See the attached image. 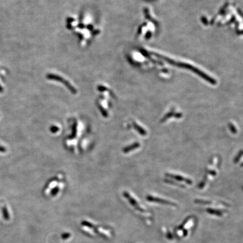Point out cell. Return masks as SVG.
<instances>
[{"instance_id": "cell-1", "label": "cell", "mask_w": 243, "mask_h": 243, "mask_svg": "<svg viewBox=\"0 0 243 243\" xmlns=\"http://www.w3.org/2000/svg\"><path fill=\"white\" fill-rule=\"evenodd\" d=\"M196 218L194 216L187 217L181 225L173 231L176 239L184 240L190 236L196 224Z\"/></svg>"}, {"instance_id": "cell-2", "label": "cell", "mask_w": 243, "mask_h": 243, "mask_svg": "<svg viewBox=\"0 0 243 243\" xmlns=\"http://www.w3.org/2000/svg\"><path fill=\"white\" fill-rule=\"evenodd\" d=\"M123 196L129 201V204L133 207L137 212L141 216V217L145 220V221L148 225L151 223V214L149 210H147L142 206L138 201L129 194L127 191L123 192Z\"/></svg>"}, {"instance_id": "cell-3", "label": "cell", "mask_w": 243, "mask_h": 243, "mask_svg": "<svg viewBox=\"0 0 243 243\" xmlns=\"http://www.w3.org/2000/svg\"><path fill=\"white\" fill-rule=\"evenodd\" d=\"M146 200L148 201L155 203H157V204L169 205V206H171V207H177V204L172 201H169V200L164 199H161V198H158V197H155V196H154L152 195H147L146 196Z\"/></svg>"}, {"instance_id": "cell-4", "label": "cell", "mask_w": 243, "mask_h": 243, "mask_svg": "<svg viewBox=\"0 0 243 243\" xmlns=\"http://www.w3.org/2000/svg\"><path fill=\"white\" fill-rule=\"evenodd\" d=\"M205 211L207 213H208L209 215L212 216H215L217 217L222 218L225 217L227 214V210L223 209H219L216 208H208Z\"/></svg>"}, {"instance_id": "cell-5", "label": "cell", "mask_w": 243, "mask_h": 243, "mask_svg": "<svg viewBox=\"0 0 243 243\" xmlns=\"http://www.w3.org/2000/svg\"><path fill=\"white\" fill-rule=\"evenodd\" d=\"M165 174L167 177H170L172 179L177 180L178 181L185 182L186 183H187L189 185H191L192 183V180L186 178V177H182V176H180L178 174H171V173H165Z\"/></svg>"}, {"instance_id": "cell-6", "label": "cell", "mask_w": 243, "mask_h": 243, "mask_svg": "<svg viewBox=\"0 0 243 243\" xmlns=\"http://www.w3.org/2000/svg\"><path fill=\"white\" fill-rule=\"evenodd\" d=\"M163 233L165 236V238L169 240V241H174L176 240V237L174 236L173 231H172V230L168 228H163Z\"/></svg>"}, {"instance_id": "cell-7", "label": "cell", "mask_w": 243, "mask_h": 243, "mask_svg": "<svg viewBox=\"0 0 243 243\" xmlns=\"http://www.w3.org/2000/svg\"><path fill=\"white\" fill-rule=\"evenodd\" d=\"M195 204H200V205H216V204H222L224 205L225 206H228V204L224 203H213L212 201H209V200H201V199H196L195 200Z\"/></svg>"}, {"instance_id": "cell-8", "label": "cell", "mask_w": 243, "mask_h": 243, "mask_svg": "<svg viewBox=\"0 0 243 243\" xmlns=\"http://www.w3.org/2000/svg\"><path fill=\"white\" fill-rule=\"evenodd\" d=\"M139 147H140V144L138 142H134L133 144H132V145H130L128 146L124 147V149H123V151L125 153H128L129 151H131L132 150H135V149H137Z\"/></svg>"}, {"instance_id": "cell-9", "label": "cell", "mask_w": 243, "mask_h": 243, "mask_svg": "<svg viewBox=\"0 0 243 243\" xmlns=\"http://www.w3.org/2000/svg\"><path fill=\"white\" fill-rule=\"evenodd\" d=\"M133 126L137 132L142 135V136H146L147 135V132L146 131L145 129H144L141 126H139L137 123H136L135 122H133Z\"/></svg>"}, {"instance_id": "cell-10", "label": "cell", "mask_w": 243, "mask_h": 243, "mask_svg": "<svg viewBox=\"0 0 243 243\" xmlns=\"http://www.w3.org/2000/svg\"><path fill=\"white\" fill-rule=\"evenodd\" d=\"M174 114H175V113H174L173 111H169L167 114H165L164 118L161 120V122H165V120H167L169 118H170L173 117V116H174Z\"/></svg>"}, {"instance_id": "cell-11", "label": "cell", "mask_w": 243, "mask_h": 243, "mask_svg": "<svg viewBox=\"0 0 243 243\" xmlns=\"http://www.w3.org/2000/svg\"><path fill=\"white\" fill-rule=\"evenodd\" d=\"M242 155H243V151H242V150H240V152L237 154V155L235 156V158H234V163H237V162H239V160L241 159Z\"/></svg>"}, {"instance_id": "cell-12", "label": "cell", "mask_w": 243, "mask_h": 243, "mask_svg": "<svg viewBox=\"0 0 243 243\" xmlns=\"http://www.w3.org/2000/svg\"><path fill=\"white\" fill-rule=\"evenodd\" d=\"M228 127H229V128L230 129L231 132H232V133L235 134V133H237V129H236V128H235V127L234 126V124H233L232 123H228Z\"/></svg>"}, {"instance_id": "cell-13", "label": "cell", "mask_w": 243, "mask_h": 243, "mask_svg": "<svg viewBox=\"0 0 243 243\" xmlns=\"http://www.w3.org/2000/svg\"><path fill=\"white\" fill-rule=\"evenodd\" d=\"M164 182H166V183L173 184L174 185H176V186H179V187H184L183 185H181V184L180 185V184L176 183V182H174V181H171V180H166V179H164Z\"/></svg>"}, {"instance_id": "cell-14", "label": "cell", "mask_w": 243, "mask_h": 243, "mask_svg": "<svg viewBox=\"0 0 243 243\" xmlns=\"http://www.w3.org/2000/svg\"><path fill=\"white\" fill-rule=\"evenodd\" d=\"M2 213H3V218L5 219H7V220L9 219V214H8V212H7V210L5 208H3V210H2Z\"/></svg>"}, {"instance_id": "cell-15", "label": "cell", "mask_w": 243, "mask_h": 243, "mask_svg": "<svg viewBox=\"0 0 243 243\" xmlns=\"http://www.w3.org/2000/svg\"><path fill=\"white\" fill-rule=\"evenodd\" d=\"M59 129V128H58L57 127H56V126H52V127H51V131L52 132V133H56V132H57Z\"/></svg>"}, {"instance_id": "cell-16", "label": "cell", "mask_w": 243, "mask_h": 243, "mask_svg": "<svg viewBox=\"0 0 243 243\" xmlns=\"http://www.w3.org/2000/svg\"><path fill=\"white\" fill-rule=\"evenodd\" d=\"M174 117L177 119H180L182 117V114L181 113H175Z\"/></svg>"}, {"instance_id": "cell-17", "label": "cell", "mask_w": 243, "mask_h": 243, "mask_svg": "<svg viewBox=\"0 0 243 243\" xmlns=\"http://www.w3.org/2000/svg\"><path fill=\"white\" fill-rule=\"evenodd\" d=\"M58 191H59V189H58L57 187L55 188V189H54V190L52 191V195H56V194H57V192H58Z\"/></svg>"}]
</instances>
